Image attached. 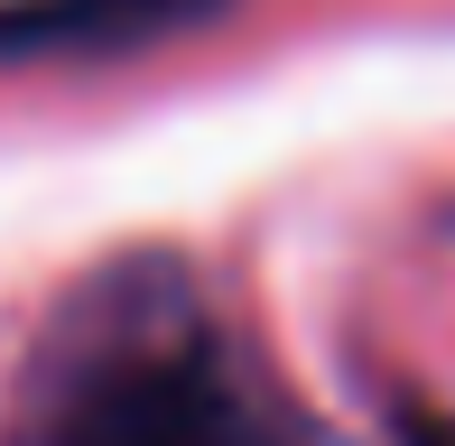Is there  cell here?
I'll return each instance as SVG.
<instances>
[{"label": "cell", "instance_id": "6da1fadb", "mask_svg": "<svg viewBox=\"0 0 455 446\" xmlns=\"http://www.w3.org/2000/svg\"><path fill=\"white\" fill-rule=\"evenodd\" d=\"M10 446H344L233 335L196 260L112 251L47 307L10 381Z\"/></svg>", "mask_w": 455, "mask_h": 446}, {"label": "cell", "instance_id": "7a4b0ae2", "mask_svg": "<svg viewBox=\"0 0 455 446\" xmlns=\"http://www.w3.org/2000/svg\"><path fill=\"white\" fill-rule=\"evenodd\" d=\"M233 0H0V66H56V56H131L158 37L214 28Z\"/></svg>", "mask_w": 455, "mask_h": 446}]
</instances>
